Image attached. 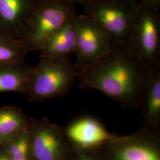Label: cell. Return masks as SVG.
Listing matches in <instances>:
<instances>
[{"label": "cell", "mask_w": 160, "mask_h": 160, "mask_svg": "<svg viewBox=\"0 0 160 160\" xmlns=\"http://www.w3.org/2000/svg\"><path fill=\"white\" fill-rule=\"evenodd\" d=\"M149 70L126 45L113 46L91 67L78 71L81 88H90L124 105L141 102Z\"/></svg>", "instance_id": "cell-1"}, {"label": "cell", "mask_w": 160, "mask_h": 160, "mask_svg": "<svg viewBox=\"0 0 160 160\" xmlns=\"http://www.w3.org/2000/svg\"><path fill=\"white\" fill-rule=\"evenodd\" d=\"M77 15L75 4L72 0H38L22 37L29 52L40 51L52 34Z\"/></svg>", "instance_id": "cell-2"}, {"label": "cell", "mask_w": 160, "mask_h": 160, "mask_svg": "<svg viewBox=\"0 0 160 160\" xmlns=\"http://www.w3.org/2000/svg\"><path fill=\"white\" fill-rule=\"evenodd\" d=\"M77 74L70 59L40 56L39 62L30 69L26 94L33 101L63 96L77 78Z\"/></svg>", "instance_id": "cell-3"}, {"label": "cell", "mask_w": 160, "mask_h": 160, "mask_svg": "<svg viewBox=\"0 0 160 160\" xmlns=\"http://www.w3.org/2000/svg\"><path fill=\"white\" fill-rule=\"evenodd\" d=\"M126 45L148 70L160 65V9L138 2Z\"/></svg>", "instance_id": "cell-4"}, {"label": "cell", "mask_w": 160, "mask_h": 160, "mask_svg": "<svg viewBox=\"0 0 160 160\" xmlns=\"http://www.w3.org/2000/svg\"><path fill=\"white\" fill-rule=\"evenodd\" d=\"M137 0H90L84 14L106 34L113 46L126 45Z\"/></svg>", "instance_id": "cell-5"}, {"label": "cell", "mask_w": 160, "mask_h": 160, "mask_svg": "<svg viewBox=\"0 0 160 160\" xmlns=\"http://www.w3.org/2000/svg\"><path fill=\"white\" fill-rule=\"evenodd\" d=\"M108 37L84 14L77 16L76 61L78 71L88 68L104 56L112 48Z\"/></svg>", "instance_id": "cell-6"}, {"label": "cell", "mask_w": 160, "mask_h": 160, "mask_svg": "<svg viewBox=\"0 0 160 160\" xmlns=\"http://www.w3.org/2000/svg\"><path fill=\"white\" fill-rule=\"evenodd\" d=\"M38 0H0V32L22 40L26 23Z\"/></svg>", "instance_id": "cell-7"}, {"label": "cell", "mask_w": 160, "mask_h": 160, "mask_svg": "<svg viewBox=\"0 0 160 160\" xmlns=\"http://www.w3.org/2000/svg\"><path fill=\"white\" fill-rule=\"evenodd\" d=\"M77 16L69 20L45 41L39 51L40 56L70 59L75 50Z\"/></svg>", "instance_id": "cell-8"}, {"label": "cell", "mask_w": 160, "mask_h": 160, "mask_svg": "<svg viewBox=\"0 0 160 160\" xmlns=\"http://www.w3.org/2000/svg\"><path fill=\"white\" fill-rule=\"evenodd\" d=\"M68 137L82 148L99 146L113 139L100 122L92 118H84L72 123L67 130Z\"/></svg>", "instance_id": "cell-9"}, {"label": "cell", "mask_w": 160, "mask_h": 160, "mask_svg": "<svg viewBox=\"0 0 160 160\" xmlns=\"http://www.w3.org/2000/svg\"><path fill=\"white\" fill-rule=\"evenodd\" d=\"M32 151L36 160H58L61 152V143L51 129H40L34 136Z\"/></svg>", "instance_id": "cell-10"}, {"label": "cell", "mask_w": 160, "mask_h": 160, "mask_svg": "<svg viewBox=\"0 0 160 160\" xmlns=\"http://www.w3.org/2000/svg\"><path fill=\"white\" fill-rule=\"evenodd\" d=\"M147 118L154 120L160 114V65L149 70L141 98Z\"/></svg>", "instance_id": "cell-11"}, {"label": "cell", "mask_w": 160, "mask_h": 160, "mask_svg": "<svg viewBox=\"0 0 160 160\" xmlns=\"http://www.w3.org/2000/svg\"><path fill=\"white\" fill-rule=\"evenodd\" d=\"M30 68L24 62L0 68V92L26 94Z\"/></svg>", "instance_id": "cell-12"}, {"label": "cell", "mask_w": 160, "mask_h": 160, "mask_svg": "<svg viewBox=\"0 0 160 160\" xmlns=\"http://www.w3.org/2000/svg\"><path fill=\"white\" fill-rule=\"evenodd\" d=\"M29 53L22 40L0 32V68L24 62Z\"/></svg>", "instance_id": "cell-13"}, {"label": "cell", "mask_w": 160, "mask_h": 160, "mask_svg": "<svg viewBox=\"0 0 160 160\" xmlns=\"http://www.w3.org/2000/svg\"><path fill=\"white\" fill-rule=\"evenodd\" d=\"M26 123L23 112L17 108H0V142L12 141Z\"/></svg>", "instance_id": "cell-14"}, {"label": "cell", "mask_w": 160, "mask_h": 160, "mask_svg": "<svg viewBox=\"0 0 160 160\" xmlns=\"http://www.w3.org/2000/svg\"><path fill=\"white\" fill-rule=\"evenodd\" d=\"M118 160H160L154 149L143 145H129L123 147L117 154Z\"/></svg>", "instance_id": "cell-15"}, {"label": "cell", "mask_w": 160, "mask_h": 160, "mask_svg": "<svg viewBox=\"0 0 160 160\" xmlns=\"http://www.w3.org/2000/svg\"><path fill=\"white\" fill-rule=\"evenodd\" d=\"M29 141L22 136L12 141L7 148V155L10 160H28Z\"/></svg>", "instance_id": "cell-16"}, {"label": "cell", "mask_w": 160, "mask_h": 160, "mask_svg": "<svg viewBox=\"0 0 160 160\" xmlns=\"http://www.w3.org/2000/svg\"><path fill=\"white\" fill-rule=\"evenodd\" d=\"M138 2L160 9V0H137Z\"/></svg>", "instance_id": "cell-17"}, {"label": "cell", "mask_w": 160, "mask_h": 160, "mask_svg": "<svg viewBox=\"0 0 160 160\" xmlns=\"http://www.w3.org/2000/svg\"><path fill=\"white\" fill-rule=\"evenodd\" d=\"M72 1L75 4L84 5L86 2H87L90 0H72Z\"/></svg>", "instance_id": "cell-18"}, {"label": "cell", "mask_w": 160, "mask_h": 160, "mask_svg": "<svg viewBox=\"0 0 160 160\" xmlns=\"http://www.w3.org/2000/svg\"><path fill=\"white\" fill-rule=\"evenodd\" d=\"M0 160H10L8 157L3 153H0Z\"/></svg>", "instance_id": "cell-19"}, {"label": "cell", "mask_w": 160, "mask_h": 160, "mask_svg": "<svg viewBox=\"0 0 160 160\" xmlns=\"http://www.w3.org/2000/svg\"><path fill=\"white\" fill-rule=\"evenodd\" d=\"M81 160H94L92 159V158H82Z\"/></svg>", "instance_id": "cell-20"}, {"label": "cell", "mask_w": 160, "mask_h": 160, "mask_svg": "<svg viewBox=\"0 0 160 160\" xmlns=\"http://www.w3.org/2000/svg\"></svg>", "instance_id": "cell-21"}]
</instances>
